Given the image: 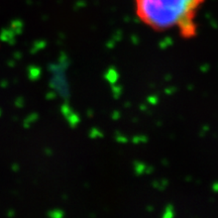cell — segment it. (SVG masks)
Listing matches in <instances>:
<instances>
[{"mask_svg":"<svg viewBox=\"0 0 218 218\" xmlns=\"http://www.w3.org/2000/svg\"><path fill=\"white\" fill-rule=\"evenodd\" d=\"M206 0H133L137 19L154 32L174 30L185 40L198 32V15Z\"/></svg>","mask_w":218,"mask_h":218,"instance_id":"6da1fadb","label":"cell"}]
</instances>
